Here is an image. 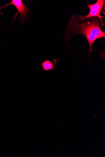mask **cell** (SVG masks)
<instances>
[{
  "label": "cell",
  "mask_w": 105,
  "mask_h": 157,
  "mask_svg": "<svg viewBox=\"0 0 105 157\" xmlns=\"http://www.w3.org/2000/svg\"><path fill=\"white\" fill-rule=\"evenodd\" d=\"M103 26L100 20L97 17H91L81 20L79 16H73L69 20L66 31V39L78 34L84 35L88 41L89 49V56L93 50L92 46L98 39L105 37V33L101 29Z\"/></svg>",
  "instance_id": "6da1fadb"
},
{
  "label": "cell",
  "mask_w": 105,
  "mask_h": 157,
  "mask_svg": "<svg viewBox=\"0 0 105 157\" xmlns=\"http://www.w3.org/2000/svg\"><path fill=\"white\" fill-rule=\"evenodd\" d=\"M105 0H98L96 3L92 5L89 4L87 2V8L90 9L89 13L87 15L84 17L82 16H79L80 19L83 21L86 18L91 17H97L100 20L103 26L104 24L102 18L104 16H101L100 13L103 8L105 6Z\"/></svg>",
  "instance_id": "7a4b0ae2"
},
{
  "label": "cell",
  "mask_w": 105,
  "mask_h": 157,
  "mask_svg": "<svg viewBox=\"0 0 105 157\" xmlns=\"http://www.w3.org/2000/svg\"><path fill=\"white\" fill-rule=\"evenodd\" d=\"M57 60L55 59L54 60V63L48 60H46L42 62L41 65L43 70L46 71H50L53 69L54 68V65L56 63H57Z\"/></svg>",
  "instance_id": "277c9868"
},
{
  "label": "cell",
  "mask_w": 105,
  "mask_h": 157,
  "mask_svg": "<svg viewBox=\"0 0 105 157\" xmlns=\"http://www.w3.org/2000/svg\"><path fill=\"white\" fill-rule=\"evenodd\" d=\"M10 5H14L18 10V13L14 16V21L18 14L20 13V22L21 23H24L28 18V14L29 12L28 7L24 5L22 0H12L11 2L1 7L0 9Z\"/></svg>",
  "instance_id": "3957f363"
}]
</instances>
